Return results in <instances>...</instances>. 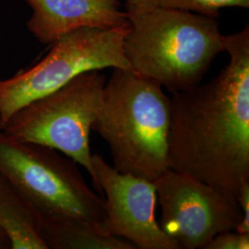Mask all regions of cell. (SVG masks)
<instances>
[{
	"label": "cell",
	"instance_id": "cell-7",
	"mask_svg": "<svg viewBox=\"0 0 249 249\" xmlns=\"http://www.w3.org/2000/svg\"><path fill=\"white\" fill-rule=\"evenodd\" d=\"M161 209L160 228L178 249H203L242 218L236 200L196 178L169 169L153 182Z\"/></svg>",
	"mask_w": 249,
	"mask_h": 249
},
{
	"label": "cell",
	"instance_id": "cell-2",
	"mask_svg": "<svg viewBox=\"0 0 249 249\" xmlns=\"http://www.w3.org/2000/svg\"><path fill=\"white\" fill-rule=\"evenodd\" d=\"M171 100L158 82L113 69L92 130L107 142L113 167L154 182L169 168Z\"/></svg>",
	"mask_w": 249,
	"mask_h": 249
},
{
	"label": "cell",
	"instance_id": "cell-9",
	"mask_svg": "<svg viewBox=\"0 0 249 249\" xmlns=\"http://www.w3.org/2000/svg\"><path fill=\"white\" fill-rule=\"evenodd\" d=\"M32 9L28 31L44 45L81 28L130 25L120 0H25Z\"/></svg>",
	"mask_w": 249,
	"mask_h": 249
},
{
	"label": "cell",
	"instance_id": "cell-6",
	"mask_svg": "<svg viewBox=\"0 0 249 249\" xmlns=\"http://www.w3.org/2000/svg\"><path fill=\"white\" fill-rule=\"evenodd\" d=\"M129 28L75 30L51 44L40 62L0 80V128L19 108L61 88L81 73L131 70L123 48Z\"/></svg>",
	"mask_w": 249,
	"mask_h": 249
},
{
	"label": "cell",
	"instance_id": "cell-1",
	"mask_svg": "<svg viewBox=\"0 0 249 249\" xmlns=\"http://www.w3.org/2000/svg\"><path fill=\"white\" fill-rule=\"evenodd\" d=\"M230 62L213 80L172 93L169 168L236 200L249 181V27L223 36Z\"/></svg>",
	"mask_w": 249,
	"mask_h": 249
},
{
	"label": "cell",
	"instance_id": "cell-10",
	"mask_svg": "<svg viewBox=\"0 0 249 249\" xmlns=\"http://www.w3.org/2000/svg\"><path fill=\"white\" fill-rule=\"evenodd\" d=\"M0 227L10 249H47L42 236V218L35 207L0 173Z\"/></svg>",
	"mask_w": 249,
	"mask_h": 249
},
{
	"label": "cell",
	"instance_id": "cell-12",
	"mask_svg": "<svg viewBox=\"0 0 249 249\" xmlns=\"http://www.w3.org/2000/svg\"><path fill=\"white\" fill-rule=\"evenodd\" d=\"M156 7L181 9L216 18L224 8L249 9V0H154Z\"/></svg>",
	"mask_w": 249,
	"mask_h": 249
},
{
	"label": "cell",
	"instance_id": "cell-8",
	"mask_svg": "<svg viewBox=\"0 0 249 249\" xmlns=\"http://www.w3.org/2000/svg\"><path fill=\"white\" fill-rule=\"evenodd\" d=\"M95 184L106 193L107 231L132 244L135 249H178L156 220L157 195L153 182L123 174L92 154Z\"/></svg>",
	"mask_w": 249,
	"mask_h": 249
},
{
	"label": "cell",
	"instance_id": "cell-13",
	"mask_svg": "<svg viewBox=\"0 0 249 249\" xmlns=\"http://www.w3.org/2000/svg\"><path fill=\"white\" fill-rule=\"evenodd\" d=\"M249 233L226 231L216 234L203 249H249Z\"/></svg>",
	"mask_w": 249,
	"mask_h": 249
},
{
	"label": "cell",
	"instance_id": "cell-16",
	"mask_svg": "<svg viewBox=\"0 0 249 249\" xmlns=\"http://www.w3.org/2000/svg\"><path fill=\"white\" fill-rule=\"evenodd\" d=\"M0 249H10V242L6 232L0 227Z\"/></svg>",
	"mask_w": 249,
	"mask_h": 249
},
{
	"label": "cell",
	"instance_id": "cell-11",
	"mask_svg": "<svg viewBox=\"0 0 249 249\" xmlns=\"http://www.w3.org/2000/svg\"><path fill=\"white\" fill-rule=\"evenodd\" d=\"M42 236L47 249H135L105 226L80 220H43Z\"/></svg>",
	"mask_w": 249,
	"mask_h": 249
},
{
	"label": "cell",
	"instance_id": "cell-15",
	"mask_svg": "<svg viewBox=\"0 0 249 249\" xmlns=\"http://www.w3.org/2000/svg\"><path fill=\"white\" fill-rule=\"evenodd\" d=\"M128 18L137 16L156 7L154 0H124Z\"/></svg>",
	"mask_w": 249,
	"mask_h": 249
},
{
	"label": "cell",
	"instance_id": "cell-14",
	"mask_svg": "<svg viewBox=\"0 0 249 249\" xmlns=\"http://www.w3.org/2000/svg\"><path fill=\"white\" fill-rule=\"evenodd\" d=\"M236 201L240 207L242 218L234 231L240 233H249V181L242 183Z\"/></svg>",
	"mask_w": 249,
	"mask_h": 249
},
{
	"label": "cell",
	"instance_id": "cell-4",
	"mask_svg": "<svg viewBox=\"0 0 249 249\" xmlns=\"http://www.w3.org/2000/svg\"><path fill=\"white\" fill-rule=\"evenodd\" d=\"M0 173L24 195L43 220H80L107 228L105 199L58 151L10 139L0 129Z\"/></svg>",
	"mask_w": 249,
	"mask_h": 249
},
{
	"label": "cell",
	"instance_id": "cell-3",
	"mask_svg": "<svg viewBox=\"0 0 249 249\" xmlns=\"http://www.w3.org/2000/svg\"><path fill=\"white\" fill-rule=\"evenodd\" d=\"M128 18L123 48L131 70L172 93L198 85L225 52L216 18L160 7Z\"/></svg>",
	"mask_w": 249,
	"mask_h": 249
},
{
	"label": "cell",
	"instance_id": "cell-5",
	"mask_svg": "<svg viewBox=\"0 0 249 249\" xmlns=\"http://www.w3.org/2000/svg\"><path fill=\"white\" fill-rule=\"evenodd\" d=\"M107 82L100 71L84 72L53 92L19 108L0 128L10 139L62 152L89 173H95L89 136Z\"/></svg>",
	"mask_w": 249,
	"mask_h": 249
}]
</instances>
